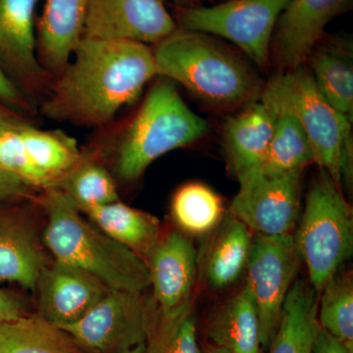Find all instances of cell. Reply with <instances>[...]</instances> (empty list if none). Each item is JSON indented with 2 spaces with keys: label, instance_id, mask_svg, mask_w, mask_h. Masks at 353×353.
Masks as SVG:
<instances>
[{
  "label": "cell",
  "instance_id": "cell-2",
  "mask_svg": "<svg viewBox=\"0 0 353 353\" xmlns=\"http://www.w3.org/2000/svg\"><path fill=\"white\" fill-rule=\"evenodd\" d=\"M157 76L181 83L206 103L236 108L262 90L254 72L203 32L176 28L152 48Z\"/></svg>",
  "mask_w": 353,
  "mask_h": 353
},
{
  "label": "cell",
  "instance_id": "cell-10",
  "mask_svg": "<svg viewBox=\"0 0 353 353\" xmlns=\"http://www.w3.org/2000/svg\"><path fill=\"white\" fill-rule=\"evenodd\" d=\"M301 260L292 234L253 236L246 270L260 323L262 350H268L277 332L283 306L299 274Z\"/></svg>",
  "mask_w": 353,
  "mask_h": 353
},
{
  "label": "cell",
  "instance_id": "cell-11",
  "mask_svg": "<svg viewBox=\"0 0 353 353\" xmlns=\"http://www.w3.org/2000/svg\"><path fill=\"white\" fill-rule=\"evenodd\" d=\"M176 28L165 0H88L83 38L154 46Z\"/></svg>",
  "mask_w": 353,
  "mask_h": 353
},
{
  "label": "cell",
  "instance_id": "cell-3",
  "mask_svg": "<svg viewBox=\"0 0 353 353\" xmlns=\"http://www.w3.org/2000/svg\"><path fill=\"white\" fill-rule=\"evenodd\" d=\"M46 190L43 243L55 259L87 271L109 289L145 292L150 287L145 259L88 222L63 192Z\"/></svg>",
  "mask_w": 353,
  "mask_h": 353
},
{
  "label": "cell",
  "instance_id": "cell-6",
  "mask_svg": "<svg viewBox=\"0 0 353 353\" xmlns=\"http://www.w3.org/2000/svg\"><path fill=\"white\" fill-rule=\"evenodd\" d=\"M294 236L307 269L309 284L319 296L353 252V218L341 188L322 171L311 183Z\"/></svg>",
  "mask_w": 353,
  "mask_h": 353
},
{
  "label": "cell",
  "instance_id": "cell-31",
  "mask_svg": "<svg viewBox=\"0 0 353 353\" xmlns=\"http://www.w3.org/2000/svg\"><path fill=\"white\" fill-rule=\"evenodd\" d=\"M19 123L0 130V167L17 176L30 188L50 189L52 182L32 164L21 138Z\"/></svg>",
  "mask_w": 353,
  "mask_h": 353
},
{
  "label": "cell",
  "instance_id": "cell-32",
  "mask_svg": "<svg viewBox=\"0 0 353 353\" xmlns=\"http://www.w3.org/2000/svg\"><path fill=\"white\" fill-rule=\"evenodd\" d=\"M29 189L20 178L0 167V201L27 196Z\"/></svg>",
  "mask_w": 353,
  "mask_h": 353
},
{
  "label": "cell",
  "instance_id": "cell-37",
  "mask_svg": "<svg viewBox=\"0 0 353 353\" xmlns=\"http://www.w3.org/2000/svg\"><path fill=\"white\" fill-rule=\"evenodd\" d=\"M121 353H148V343H141V345H137V347L130 348L126 352Z\"/></svg>",
  "mask_w": 353,
  "mask_h": 353
},
{
  "label": "cell",
  "instance_id": "cell-15",
  "mask_svg": "<svg viewBox=\"0 0 353 353\" xmlns=\"http://www.w3.org/2000/svg\"><path fill=\"white\" fill-rule=\"evenodd\" d=\"M39 0H0V58L37 90L48 72L37 51L34 14Z\"/></svg>",
  "mask_w": 353,
  "mask_h": 353
},
{
  "label": "cell",
  "instance_id": "cell-13",
  "mask_svg": "<svg viewBox=\"0 0 353 353\" xmlns=\"http://www.w3.org/2000/svg\"><path fill=\"white\" fill-rule=\"evenodd\" d=\"M36 290L38 314L63 328L82 319L110 289L87 271L55 259L41 271Z\"/></svg>",
  "mask_w": 353,
  "mask_h": 353
},
{
  "label": "cell",
  "instance_id": "cell-4",
  "mask_svg": "<svg viewBox=\"0 0 353 353\" xmlns=\"http://www.w3.org/2000/svg\"><path fill=\"white\" fill-rule=\"evenodd\" d=\"M262 102L274 112L294 116L309 139L314 162L343 188L352 183V122L320 94L310 71L301 66L270 79Z\"/></svg>",
  "mask_w": 353,
  "mask_h": 353
},
{
  "label": "cell",
  "instance_id": "cell-19",
  "mask_svg": "<svg viewBox=\"0 0 353 353\" xmlns=\"http://www.w3.org/2000/svg\"><path fill=\"white\" fill-rule=\"evenodd\" d=\"M306 61L325 99L350 122L353 120L352 46L341 39H320ZM310 71V70H309Z\"/></svg>",
  "mask_w": 353,
  "mask_h": 353
},
{
  "label": "cell",
  "instance_id": "cell-24",
  "mask_svg": "<svg viewBox=\"0 0 353 353\" xmlns=\"http://www.w3.org/2000/svg\"><path fill=\"white\" fill-rule=\"evenodd\" d=\"M0 353H85L63 330L41 315L0 322Z\"/></svg>",
  "mask_w": 353,
  "mask_h": 353
},
{
  "label": "cell",
  "instance_id": "cell-39",
  "mask_svg": "<svg viewBox=\"0 0 353 353\" xmlns=\"http://www.w3.org/2000/svg\"><path fill=\"white\" fill-rule=\"evenodd\" d=\"M204 353H231L228 352V350H224V348H220L217 347H214V345H209L208 350Z\"/></svg>",
  "mask_w": 353,
  "mask_h": 353
},
{
  "label": "cell",
  "instance_id": "cell-17",
  "mask_svg": "<svg viewBox=\"0 0 353 353\" xmlns=\"http://www.w3.org/2000/svg\"><path fill=\"white\" fill-rule=\"evenodd\" d=\"M275 122L276 113L261 101L252 102L245 110L227 121L223 138L234 174L241 175L261 164Z\"/></svg>",
  "mask_w": 353,
  "mask_h": 353
},
{
  "label": "cell",
  "instance_id": "cell-1",
  "mask_svg": "<svg viewBox=\"0 0 353 353\" xmlns=\"http://www.w3.org/2000/svg\"><path fill=\"white\" fill-rule=\"evenodd\" d=\"M157 76L152 48L148 44L83 38L41 111L52 120L103 126L136 101Z\"/></svg>",
  "mask_w": 353,
  "mask_h": 353
},
{
  "label": "cell",
  "instance_id": "cell-23",
  "mask_svg": "<svg viewBox=\"0 0 353 353\" xmlns=\"http://www.w3.org/2000/svg\"><path fill=\"white\" fill-rule=\"evenodd\" d=\"M85 214L110 238L145 260L161 238L157 218L120 201L92 209Z\"/></svg>",
  "mask_w": 353,
  "mask_h": 353
},
{
  "label": "cell",
  "instance_id": "cell-34",
  "mask_svg": "<svg viewBox=\"0 0 353 353\" xmlns=\"http://www.w3.org/2000/svg\"><path fill=\"white\" fill-rule=\"evenodd\" d=\"M26 314L24 304L10 292L0 290V322L15 319Z\"/></svg>",
  "mask_w": 353,
  "mask_h": 353
},
{
  "label": "cell",
  "instance_id": "cell-18",
  "mask_svg": "<svg viewBox=\"0 0 353 353\" xmlns=\"http://www.w3.org/2000/svg\"><path fill=\"white\" fill-rule=\"evenodd\" d=\"M210 234L202 257V275L212 289H226L245 273L254 234L231 214Z\"/></svg>",
  "mask_w": 353,
  "mask_h": 353
},
{
  "label": "cell",
  "instance_id": "cell-5",
  "mask_svg": "<svg viewBox=\"0 0 353 353\" xmlns=\"http://www.w3.org/2000/svg\"><path fill=\"white\" fill-rule=\"evenodd\" d=\"M208 129V123L188 108L171 81H158L121 138L116 173L126 182L137 180L158 158L192 145Z\"/></svg>",
  "mask_w": 353,
  "mask_h": 353
},
{
  "label": "cell",
  "instance_id": "cell-29",
  "mask_svg": "<svg viewBox=\"0 0 353 353\" xmlns=\"http://www.w3.org/2000/svg\"><path fill=\"white\" fill-rule=\"evenodd\" d=\"M318 323L353 352V280L340 271L330 279L318 297Z\"/></svg>",
  "mask_w": 353,
  "mask_h": 353
},
{
  "label": "cell",
  "instance_id": "cell-12",
  "mask_svg": "<svg viewBox=\"0 0 353 353\" xmlns=\"http://www.w3.org/2000/svg\"><path fill=\"white\" fill-rule=\"evenodd\" d=\"M145 262L160 317H174L192 308L197 255L189 236L176 231L161 236Z\"/></svg>",
  "mask_w": 353,
  "mask_h": 353
},
{
  "label": "cell",
  "instance_id": "cell-36",
  "mask_svg": "<svg viewBox=\"0 0 353 353\" xmlns=\"http://www.w3.org/2000/svg\"><path fill=\"white\" fill-rule=\"evenodd\" d=\"M14 124H17V122H15L12 118L9 117L7 114L0 110V130Z\"/></svg>",
  "mask_w": 353,
  "mask_h": 353
},
{
  "label": "cell",
  "instance_id": "cell-28",
  "mask_svg": "<svg viewBox=\"0 0 353 353\" xmlns=\"http://www.w3.org/2000/svg\"><path fill=\"white\" fill-rule=\"evenodd\" d=\"M172 215L183 233L205 236L222 222L224 206L221 197L206 185L188 183L174 196Z\"/></svg>",
  "mask_w": 353,
  "mask_h": 353
},
{
  "label": "cell",
  "instance_id": "cell-14",
  "mask_svg": "<svg viewBox=\"0 0 353 353\" xmlns=\"http://www.w3.org/2000/svg\"><path fill=\"white\" fill-rule=\"evenodd\" d=\"M350 0H290L279 18L271 43L277 63L290 71L303 66L325 36V28Z\"/></svg>",
  "mask_w": 353,
  "mask_h": 353
},
{
  "label": "cell",
  "instance_id": "cell-26",
  "mask_svg": "<svg viewBox=\"0 0 353 353\" xmlns=\"http://www.w3.org/2000/svg\"><path fill=\"white\" fill-rule=\"evenodd\" d=\"M18 130L32 164L50 178L52 185L82 158L75 139L63 132L41 131L23 124Z\"/></svg>",
  "mask_w": 353,
  "mask_h": 353
},
{
  "label": "cell",
  "instance_id": "cell-7",
  "mask_svg": "<svg viewBox=\"0 0 353 353\" xmlns=\"http://www.w3.org/2000/svg\"><path fill=\"white\" fill-rule=\"evenodd\" d=\"M158 318L143 292L110 289L82 319L60 329L85 353H121L148 343Z\"/></svg>",
  "mask_w": 353,
  "mask_h": 353
},
{
  "label": "cell",
  "instance_id": "cell-22",
  "mask_svg": "<svg viewBox=\"0 0 353 353\" xmlns=\"http://www.w3.org/2000/svg\"><path fill=\"white\" fill-rule=\"evenodd\" d=\"M317 292L303 279L297 278L283 306L277 332L269 353H311L318 323Z\"/></svg>",
  "mask_w": 353,
  "mask_h": 353
},
{
  "label": "cell",
  "instance_id": "cell-21",
  "mask_svg": "<svg viewBox=\"0 0 353 353\" xmlns=\"http://www.w3.org/2000/svg\"><path fill=\"white\" fill-rule=\"evenodd\" d=\"M46 266L34 230L24 221L0 218V282L36 290Z\"/></svg>",
  "mask_w": 353,
  "mask_h": 353
},
{
  "label": "cell",
  "instance_id": "cell-30",
  "mask_svg": "<svg viewBox=\"0 0 353 353\" xmlns=\"http://www.w3.org/2000/svg\"><path fill=\"white\" fill-rule=\"evenodd\" d=\"M148 353H204L197 341L192 308L174 317L158 318L148 341Z\"/></svg>",
  "mask_w": 353,
  "mask_h": 353
},
{
  "label": "cell",
  "instance_id": "cell-8",
  "mask_svg": "<svg viewBox=\"0 0 353 353\" xmlns=\"http://www.w3.org/2000/svg\"><path fill=\"white\" fill-rule=\"evenodd\" d=\"M290 0H229L211 6L180 7L178 23L189 31L236 44L253 62L268 63L274 31Z\"/></svg>",
  "mask_w": 353,
  "mask_h": 353
},
{
  "label": "cell",
  "instance_id": "cell-25",
  "mask_svg": "<svg viewBox=\"0 0 353 353\" xmlns=\"http://www.w3.org/2000/svg\"><path fill=\"white\" fill-rule=\"evenodd\" d=\"M312 162H314L312 148L296 118L287 112L276 113L270 143L257 168L265 175H285L303 172Z\"/></svg>",
  "mask_w": 353,
  "mask_h": 353
},
{
  "label": "cell",
  "instance_id": "cell-20",
  "mask_svg": "<svg viewBox=\"0 0 353 353\" xmlns=\"http://www.w3.org/2000/svg\"><path fill=\"white\" fill-rule=\"evenodd\" d=\"M206 332L214 347L231 353H262L259 311L248 284L216 309Z\"/></svg>",
  "mask_w": 353,
  "mask_h": 353
},
{
  "label": "cell",
  "instance_id": "cell-35",
  "mask_svg": "<svg viewBox=\"0 0 353 353\" xmlns=\"http://www.w3.org/2000/svg\"><path fill=\"white\" fill-rule=\"evenodd\" d=\"M0 99L11 103L20 102V94L17 88L1 68H0Z\"/></svg>",
  "mask_w": 353,
  "mask_h": 353
},
{
  "label": "cell",
  "instance_id": "cell-38",
  "mask_svg": "<svg viewBox=\"0 0 353 353\" xmlns=\"http://www.w3.org/2000/svg\"><path fill=\"white\" fill-rule=\"evenodd\" d=\"M176 3L181 7L194 6H199L201 1L203 0H175Z\"/></svg>",
  "mask_w": 353,
  "mask_h": 353
},
{
  "label": "cell",
  "instance_id": "cell-16",
  "mask_svg": "<svg viewBox=\"0 0 353 353\" xmlns=\"http://www.w3.org/2000/svg\"><path fill=\"white\" fill-rule=\"evenodd\" d=\"M88 0H46L37 51L48 73L59 75L83 39Z\"/></svg>",
  "mask_w": 353,
  "mask_h": 353
},
{
  "label": "cell",
  "instance_id": "cell-27",
  "mask_svg": "<svg viewBox=\"0 0 353 353\" xmlns=\"http://www.w3.org/2000/svg\"><path fill=\"white\" fill-rule=\"evenodd\" d=\"M51 188L63 192L83 214L92 209L119 201L112 176L101 165L83 158Z\"/></svg>",
  "mask_w": 353,
  "mask_h": 353
},
{
  "label": "cell",
  "instance_id": "cell-9",
  "mask_svg": "<svg viewBox=\"0 0 353 353\" xmlns=\"http://www.w3.org/2000/svg\"><path fill=\"white\" fill-rule=\"evenodd\" d=\"M301 175L303 172L269 176L254 168L236 176L240 189L230 214L255 236L294 234L301 212Z\"/></svg>",
  "mask_w": 353,
  "mask_h": 353
},
{
  "label": "cell",
  "instance_id": "cell-33",
  "mask_svg": "<svg viewBox=\"0 0 353 353\" xmlns=\"http://www.w3.org/2000/svg\"><path fill=\"white\" fill-rule=\"evenodd\" d=\"M311 353H353L338 339L320 327Z\"/></svg>",
  "mask_w": 353,
  "mask_h": 353
}]
</instances>
